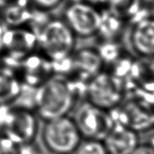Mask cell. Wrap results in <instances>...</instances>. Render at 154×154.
Returning a JSON list of instances; mask_svg holds the SVG:
<instances>
[{"instance_id": "1", "label": "cell", "mask_w": 154, "mask_h": 154, "mask_svg": "<svg viewBox=\"0 0 154 154\" xmlns=\"http://www.w3.org/2000/svg\"><path fill=\"white\" fill-rule=\"evenodd\" d=\"M75 82L66 75L52 74L36 88V114L44 121L68 115L75 104Z\"/></svg>"}, {"instance_id": "2", "label": "cell", "mask_w": 154, "mask_h": 154, "mask_svg": "<svg viewBox=\"0 0 154 154\" xmlns=\"http://www.w3.org/2000/svg\"><path fill=\"white\" fill-rule=\"evenodd\" d=\"M36 33L39 52L51 63L66 60L75 51L76 37L63 19L47 20Z\"/></svg>"}, {"instance_id": "3", "label": "cell", "mask_w": 154, "mask_h": 154, "mask_svg": "<svg viewBox=\"0 0 154 154\" xmlns=\"http://www.w3.org/2000/svg\"><path fill=\"white\" fill-rule=\"evenodd\" d=\"M81 140L75 121L68 115L44 121L42 142L51 154H73Z\"/></svg>"}, {"instance_id": "4", "label": "cell", "mask_w": 154, "mask_h": 154, "mask_svg": "<svg viewBox=\"0 0 154 154\" xmlns=\"http://www.w3.org/2000/svg\"><path fill=\"white\" fill-rule=\"evenodd\" d=\"M72 119L82 138L86 139L103 141L115 124L109 111L89 101L83 102L77 108Z\"/></svg>"}, {"instance_id": "5", "label": "cell", "mask_w": 154, "mask_h": 154, "mask_svg": "<svg viewBox=\"0 0 154 154\" xmlns=\"http://www.w3.org/2000/svg\"><path fill=\"white\" fill-rule=\"evenodd\" d=\"M85 94L90 103L106 110L117 108L123 98V85L115 75L105 71L87 81Z\"/></svg>"}, {"instance_id": "6", "label": "cell", "mask_w": 154, "mask_h": 154, "mask_svg": "<svg viewBox=\"0 0 154 154\" xmlns=\"http://www.w3.org/2000/svg\"><path fill=\"white\" fill-rule=\"evenodd\" d=\"M101 11L85 0L70 2L64 12L63 20L76 37L87 38L97 35Z\"/></svg>"}, {"instance_id": "7", "label": "cell", "mask_w": 154, "mask_h": 154, "mask_svg": "<svg viewBox=\"0 0 154 154\" xmlns=\"http://www.w3.org/2000/svg\"><path fill=\"white\" fill-rule=\"evenodd\" d=\"M36 113L28 109L17 108L6 112L2 121L3 135L17 145L35 141L38 132V119Z\"/></svg>"}, {"instance_id": "8", "label": "cell", "mask_w": 154, "mask_h": 154, "mask_svg": "<svg viewBox=\"0 0 154 154\" xmlns=\"http://www.w3.org/2000/svg\"><path fill=\"white\" fill-rule=\"evenodd\" d=\"M36 48H37V37L35 31L31 30L27 26L7 27L1 49L7 53V60L17 65L24 57L34 52Z\"/></svg>"}, {"instance_id": "9", "label": "cell", "mask_w": 154, "mask_h": 154, "mask_svg": "<svg viewBox=\"0 0 154 154\" xmlns=\"http://www.w3.org/2000/svg\"><path fill=\"white\" fill-rule=\"evenodd\" d=\"M24 81L31 87H37L52 73V64L41 53L27 55L18 62Z\"/></svg>"}, {"instance_id": "10", "label": "cell", "mask_w": 154, "mask_h": 154, "mask_svg": "<svg viewBox=\"0 0 154 154\" xmlns=\"http://www.w3.org/2000/svg\"><path fill=\"white\" fill-rule=\"evenodd\" d=\"M104 61L98 50L85 47L74 51L70 56V71H74L81 81H89L103 70Z\"/></svg>"}, {"instance_id": "11", "label": "cell", "mask_w": 154, "mask_h": 154, "mask_svg": "<svg viewBox=\"0 0 154 154\" xmlns=\"http://www.w3.org/2000/svg\"><path fill=\"white\" fill-rule=\"evenodd\" d=\"M108 154H131L139 144L136 131L115 124L103 140Z\"/></svg>"}, {"instance_id": "12", "label": "cell", "mask_w": 154, "mask_h": 154, "mask_svg": "<svg viewBox=\"0 0 154 154\" xmlns=\"http://www.w3.org/2000/svg\"><path fill=\"white\" fill-rule=\"evenodd\" d=\"M1 17L8 27H26L34 20V8L29 0H16L0 6Z\"/></svg>"}, {"instance_id": "13", "label": "cell", "mask_w": 154, "mask_h": 154, "mask_svg": "<svg viewBox=\"0 0 154 154\" xmlns=\"http://www.w3.org/2000/svg\"><path fill=\"white\" fill-rule=\"evenodd\" d=\"M132 47L142 57H154V19H144L134 26L130 37Z\"/></svg>"}, {"instance_id": "14", "label": "cell", "mask_w": 154, "mask_h": 154, "mask_svg": "<svg viewBox=\"0 0 154 154\" xmlns=\"http://www.w3.org/2000/svg\"><path fill=\"white\" fill-rule=\"evenodd\" d=\"M22 91L19 79L12 68L0 66V104L17 100Z\"/></svg>"}, {"instance_id": "15", "label": "cell", "mask_w": 154, "mask_h": 154, "mask_svg": "<svg viewBox=\"0 0 154 154\" xmlns=\"http://www.w3.org/2000/svg\"><path fill=\"white\" fill-rule=\"evenodd\" d=\"M121 20L119 17L112 14L110 11H101L100 23L97 35H100L105 40H110L115 36L120 28Z\"/></svg>"}, {"instance_id": "16", "label": "cell", "mask_w": 154, "mask_h": 154, "mask_svg": "<svg viewBox=\"0 0 154 154\" xmlns=\"http://www.w3.org/2000/svg\"><path fill=\"white\" fill-rule=\"evenodd\" d=\"M73 154H108L103 141L82 138Z\"/></svg>"}, {"instance_id": "17", "label": "cell", "mask_w": 154, "mask_h": 154, "mask_svg": "<svg viewBox=\"0 0 154 154\" xmlns=\"http://www.w3.org/2000/svg\"><path fill=\"white\" fill-rule=\"evenodd\" d=\"M135 0H109L107 3L108 10L115 16L123 19L124 17L132 14Z\"/></svg>"}, {"instance_id": "18", "label": "cell", "mask_w": 154, "mask_h": 154, "mask_svg": "<svg viewBox=\"0 0 154 154\" xmlns=\"http://www.w3.org/2000/svg\"><path fill=\"white\" fill-rule=\"evenodd\" d=\"M0 154H18V145L4 135H0Z\"/></svg>"}, {"instance_id": "19", "label": "cell", "mask_w": 154, "mask_h": 154, "mask_svg": "<svg viewBox=\"0 0 154 154\" xmlns=\"http://www.w3.org/2000/svg\"><path fill=\"white\" fill-rule=\"evenodd\" d=\"M34 8L41 11L51 10L57 8L62 0H29Z\"/></svg>"}, {"instance_id": "20", "label": "cell", "mask_w": 154, "mask_h": 154, "mask_svg": "<svg viewBox=\"0 0 154 154\" xmlns=\"http://www.w3.org/2000/svg\"><path fill=\"white\" fill-rule=\"evenodd\" d=\"M18 154H39V150L34 142L18 145Z\"/></svg>"}, {"instance_id": "21", "label": "cell", "mask_w": 154, "mask_h": 154, "mask_svg": "<svg viewBox=\"0 0 154 154\" xmlns=\"http://www.w3.org/2000/svg\"><path fill=\"white\" fill-rule=\"evenodd\" d=\"M131 154H154V147L148 144H138Z\"/></svg>"}, {"instance_id": "22", "label": "cell", "mask_w": 154, "mask_h": 154, "mask_svg": "<svg viewBox=\"0 0 154 154\" xmlns=\"http://www.w3.org/2000/svg\"><path fill=\"white\" fill-rule=\"evenodd\" d=\"M7 26H5V24L0 20V51L2 49V42L4 38V35L5 33V31L7 29Z\"/></svg>"}, {"instance_id": "23", "label": "cell", "mask_w": 154, "mask_h": 154, "mask_svg": "<svg viewBox=\"0 0 154 154\" xmlns=\"http://www.w3.org/2000/svg\"><path fill=\"white\" fill-rule=\"evenodd\" d=\"M85 1H86L89 4H93L94 6L98 7V6L103 5V4H106L107 5V3L109 0H85Z\"/></svg>"}, {"instance_id": "24", "label": "cell", "mask_w": 154, "mask_h": 154, "mask_svg": "<svg viewBox=\"0 0 154 154\" xmlns=\"http://www.w3.org/2000/svg\"><path fill=\"white\" fill-rule=\"evenodd\" d=\"M12 1H16V0H0V6L8 2H12Z\"/></svg>"}, {"instance_id": "25", "label": "cell", "mask_w": 154, "mask_h": 154, "mask_svg": "<svg viewBox=\"0 0 154 154\" xmlns=\"http://www.w3.org/2000/svg\"><path fill=\"white\" fill-rule=\"evenodd\" d=\"M70 2H75V1H81V0H70Z\"/></svg>"}]
</instances>
